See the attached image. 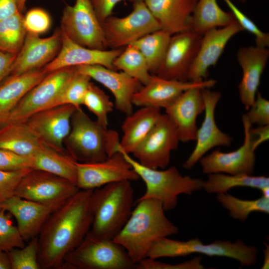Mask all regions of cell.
<instances>
[{
    "label": "cell",
    "instance_id": "cell-53",
    "mask_svg": "<svg viewBox=\"0 0 269 269\" xmlns=\"http://www.w3.org/2000/svg\"><path fill=\"white\" fill-rule=\"evenodd\" d=\"M261 190L262 193V196L269 199V186L265 187Z\"/></svg>",
    "mask_w": 269,
    "mask_h": 269
},
{
    "label": "cell",
    "instance_id": "cell-25",
    "mask_svg": "<svg viewBox=\"0 0 269 269\" xmlns=\"http://www.w3.org/2000/svg\"><path fill=\"white\" fill-rule=\"evenodd\" d=\"M2 208L12 215L17 228L26 242L38 237L51 213V208L36 202L12 195L0 201Z\"/></svg>",
    "mask_w": 269,
    "mask_h": 269
},
{
    "label": "cell",
    "instance_id": "cell-13",
    "mask_svg": "<svg viewBox=\"0 0 269 269\" xmlns=\"http://www.w3.org/2000/svg\"><path fill=\"white\" fill-rule=\"evenodd\" d=\"M77 186L81 190H94L122 181H136L139 176L121 151L103 161L76 162Z\"/></svg>",
    "mask_w": 269,
    "mask_h": 269
},
{
    "label": "cell",
    "instance_id": "cell-33",
    "mask_svg": "<svg viewBox=\"0 0 269 269\" xmlns=\"http://www.w3.org/2000/svg\"><path fill=\"white\" fill-rule=\"evenodd\" d=\"M171 35L160 29L144 35L131 44L143 56L151 74H155L160 66Z\"/></svg>",
    "mask_w": 269,
    "mask_h": 269
},
{
    "label": "cell",
    "instance_id": "cell-56",
    "mask_svg": "<svg viewBox=\"0 0 269 269\" xmlns=\"http://www.w3.org/2000/svg\"><path fill=\"white\" fill-rule=\"evenodd\" d=\"M130 0L132 1L133 3L136 1H144V0Z\"/></svg>",
    "mask_w": 269,
    "mask_h": 269
},
{
    "label": "cell",
    "instance_id": "cell-10",
    "mask_svg": "<svg viewBox=\"0 0 269 269\" xmlns=\"http://www.w3.org/2000/svg\"><path fill=\"white\" fill-rule=\"evenodd\" d=\"M108 48H123L144 35L161 29L144 1L133 3L123 17L110 16L101 23Z\"/></svg>",
    "mask_w": 269,
    "mask_h": 269
},
{
    "label": "cell",
    "instance_id": "cell-42",
    "mask_svg": "<svg viewBox=\"0 0 269 269\" xmlns=\"http://www.w3.org/2000/svg\"><path fill=\"white\" fill-rule=\"evenodd\" d=\"M51 18L47 12L40 8L29 9L23 16V24L27 32L39 35L46 32L51 26Z\"/></svg>",
    "mask_w": 269,
    "mask_h": 269
},
{
    "label": "cell",
    "instance_id": "cell-38",
    "mask_svg": "<svg viewBox=\"0 0 269 269\" xmlns=\"http://www.w3.org/2000/svg\"><path fill=\"white\" fill-rule=\"evenodd\" d=\"M84 105L96 118L97 121L103 126L108 124V115L114 107L109 97L98 86L91 82L84 97Z\"/></svg>",
    "mask_w": 269,
    "mask_h": 269
},
{
    "label": "cell",
    "instance_id": "cell-49",
    "mask_svg": "<svg viewBox=\"0 0 269 269\" xmlns=\"http://www.w3.org/2000/svg\"><path fill=\"white\" fill-rule=\"evenodd\" d=\"M18 2L19 0H0V21L19 11Z\"/></svg>",
    "mask_w": 269,
    "mask_h": 269
},
{
    "label": "cell",
    "instance_id": "cell-32",
    "mask_svg": "<svg viewBox=\"0 0 269 269\" xmlns=\"http://www.w3.org/2000/svg\"><path fill=\"white\" fill-rule=\"evenodd\" d=\"M269 186V178L265 176L246 174H225L214 173L208 174V179L204 181L203 188L209 193H227L236 187H248L261 190Z\"/></svg>",
    "mask_w": 269,
    "mask_h": 269
},
{
    "label": "cell",
    "instance_id": "cell-16",
    "mask_svg": "<svg viewBox=\"0 0 269 269\" xmlns=\"http://www.w3.org/2000/svg\"><path fill=\"white\" fill-rule=\"evenodd\" d=\"M76 109L71 105L51 107L34 114L24 122L43 144L66 153L63 144L70 133L71 118Z\"/></svg>",
    "mask_w": 269,
    "mask_h": 269
},
{
    "label": "cell",
    "instance_id": "cell-36",
    "mask_svg": "<svg viewBox=\"0 0 269 269\" xmlns=\"http://www.w3.org/2000/svg\"><path fill=\"white\" fill-rule=\"evenodd\" d=\"M217 199L229 211L234 219L245 221L254 212L269 213V199L262 196L255 200H243L228 193L217 194Z\"/></svg>",
    "mask_w": 269,
    "mask_h": 269
},
{
    "label": "cell",
    "instance_id": "cell-18",
    "mask_svg": "<svg viewBox=\"0 0 269 269\" xmlns=\"http://www.w3.org/2000/svg\"><path fill=\"white\" fill-rule=\"evenodd\" d=\"M216 83L214 79L195 82L162 78L152 74L149 81L142 85L134 95L133 105L165 109L170 106L184 92L193 88H211Z\"/></svg>",
    "mask_w": 269,
    "mask_h": 269
},
{
    "label": "cell",
    "instance_id": "cell-5",
    "mask_svg": "<svg viewBox=\"0 0 269 269\" xmlns=\"http://www.w3.org/2000/svg\"><path fill=\"white\" fill-rule=\"evenodd\" d=\"M121 152L145 184L144 193L136 201L155 199L161 203L165 211H169L176 207L178 195H191L203 188L204 180L183 176L174 166L162 170L149 168L141 165L130 154Z\"/></svg>",
    "mask_w": 269,
    "mask_h": 269
},
{
    "label": "cell",
    "instance_id": "cell-24",
    "mask_svg": "<svg viewBox=\"0 0 269 269\" xmlns=\"http://www.w3.org/2000/svg\"><path fill=\"white\" fill-rule=\"evenodd\" d=\"M269 57V50L267 47L256 45L242 47L237 52V58L243 72L238 85L239 94L247 110L255 100Z\"/></svg>",
    "mask_w": 269,
    "mask_h": 269
},
{
    "label": "cell",
    "instance_id": "cell-54",
    "mask_svg": "<svg viewBox=\"0 0 269 269\" xmlns=\"http://www.w3.org/2000/svg\"><path fill=\"white\" fill-rule=\"evenodd\" d=\"M13 195L12 193L9 192H0V202L3 201L7 197Z\"/></svg>",
    "mask_w": 269,
    "mask_h": 269
},
{
    "label": "cell",
    "instance_id": "cell-45",
    "mask_svg": "<svg viewBox=\"0 0 269 269\" xmlns=\"http://www.w3.org/2000/svg\"><path fill=\"white\" fill-rule=\"evenodd\" d=\"M201 257L194 259L181 263L170 264L146 258L136 264V269H202L204 266L201 263Z\"/></svg>",
    "mask_w": 269,
    "mask_h": 269
},
{
    "label": "cell",
    "instance_id": "cell-47",
    "mask_svg": "<svg viewBox=\"0 0 269 269\" xmlns=\"http://www.w3.org/2000/svg\"><path fill=\"white\" fill-rule=\"evenodd\" d=\"M126 0H90L95 12L102 23L111 15L115 6L119 3Z\"/></svg>",
    "mask_w": 269,
    "mask_h": 269
},
{
    "label": "cell",
    "instance_id": "cell-50",
    "mask_svg": "<svg viewBox=\"0 0 269 269\" xmlns=\"http://www.w3.org/2000/svg\"><path fill=\"white\" fill-rule=\"evenodd\" d=\"M251 133L254 139L253 146L256 150L260 145L269 139V125L259 126L256 128L252 127Z\"/></svg>",
    "mask_w": 269,
    "mask_h": 269
},
{
    "label": "cell",
    "instance_id": "cell-26",
    "mask_svg": "<svg viewBox=\"0 0 269 269\" xmlns=\"http://www.w3.org/2000/svg\"><path fill=\"white\" fill-rule=\"evenodd\" d=\"M198 0H144L161 28L171 35L190 29L191 15Z\"/></svg>",
    "mask_w": 269,
    "mask_h": 269
},
{
    "label": "cell",
    "instance_id": "cell-39",
    "mask_svg": "<svg viewBox=\"0 0 269 269\" xmlns=\"http://www.w3.org/2000/svg\"><path fill=\"white\" fill-rule=\"evenodd\" d=\"M37 237L29 241L23 247L14 248L7 252L11 269H39L38 260Z\"/></svg>",
    "mask_w": 269,
    "mask_h": 269
},
{
    "label": "cell",
    "instance_id": "cell-52",
    "mask_svg": "<svg viewBox=\"0 0 269 269\" xmlns=\"http://www.w3.org/2000/svg\"><path fill=\"white\" fill-rule=\"evenodd\" d=\"M266 248L264 250V260L262 266V269H268L269 267V246L267 244H265Z\"/></svg>",
    "mask_w": 269,
    "mask_h": 269
},
{
    "label": "cell",
    "instance_id": "cell-21",
    "mask_svg": "<svg viewBox=\"0 0 269 269\" xmlns=\"http://www.w3.org/2000/svg\"><path fill=\"white\" fill-rule=\"evenodd\" d=\"M75 68L107 88L114 97L117 110L127 116L133 112V96L142 85L138 80L124 72L102 65H81Z\"/></svg>",
    "mask_w": 269,
    "mask_h": 269
},
{
    "label": "cell",
    "instance_id": "cell-4",
    "mask_svg": "<svg viewBox=\"0 0 269 269\" xmlns=\"http://www.w3.org/2000/svg\"><path fill=\"white\" fill-rule=\"evenodd\" d=\"M120 140L117 132L93 121L82 110L76 109L71 121V130L64 143L76 161H101L119 151Z\"/></svg>",
    "mask_w": 269,
    "mask_h": 269
},
{
    "label": "cell",
    "instance_id": "cell-30",
    "mask_svg": "<svg viewBox=\"0 0 269 269\" xmlns=\"http://www.w3.org/2000/svg\"><path fill=\"white\" fill-rule=\"evenodd\" d=\"M76 161L69 154L45 145L32 155V169L51 173L77 186Z\"/></svg>",
    "mask_w": 269,
    "mask_h": 269
},
{
    "label": "cell",
    "instance_id": "cell-46",
    "mask_svg": "<svg viewBox=\"0 0 269 269\" xmlns=\"http://www.w3.org/2000/svg\"><path fill=\"white\" fill-rule=\"evenodd\" d=\"M30 169H27L17 171L0 170V192L13 191L23 176Z\"/></svg>",
    "mask_w": 269,
    "mask_h": 269
},
{
    "label": "cell",
    "instance_id": "cell-2",
    "mask_svg": "<svg viewBox=\"0 0 269 269\" xmlns=\"http://www.w3.org/2000/svg\"><path fill=\"white\" fill-rule=\"evenodd\" d=\"M135 203L136 206L128 220L113 240L122 246L137 264L147 258L155 242L177 234L178 228L166 217L158 200L147 199Z\"/></svg>",
    "mask_w": 269,
    "mask_h": 269
},
{
    "label": "cell",
    "instance_id": "cell-28",
    "mask_svg": "<svg viewBox=\"0 0 269 269\" xmlns=\"http://www.w3.org/2000/svg\"><path fill=\"white\" fill-rule=\"evenodd\" d=\"M47 74L42 69L9 75L0 84V126L21 99Z\"/></svg>",
    "mask_w": 269,
    "mask_h": 269
},
{
    "label": "cell",
    "instance_id": "cell-57",
    "mask_svg": "<svg viewBox=\"0 0 269 269\" xmlns=\"http://www.w3.org/2000/svg\"><path fill=\"white\" fill-rule=\"evenodd\" d=\"M238 0L243 3V2H245L248 1L249 0Z\"/></svg>",
    "mask_w": 269,
    "mask_h": 269
},
{
    "label": "cell",
    "instance_id": "cell-11",
    "mask_svg": "<svg viewBox=\"0 0 269 269\" xmlns=\"http://www.w3.org/2000/svg\"><path fill=\"white\" fill-rule=\"evenodd\" d=\"M75 72V67H68L47 74L21 99L4 124L24 122L34 114L53 107L61 90Z\"/></svg>",
    "mask_w": 269,
    "mask_h": 269
},
{
    "label": "cell",
    "instance_id": "cell-3",
    "mask_svg": "<svg viewBox=\"0 0 269 269\" xmlns=\"http://www.w3.org/2000/svg\"><path fill=\"white\" fill-rule=\"evenodd\" d=\"M133 196L130 181L114 182L94 189L90 203L93 217L90 232L99 238L113 239L132 214Z\"/></svg>",
    "mask_w": 269,
    "mask_h": 269
},
{
    "label": "cell",
    "instance_id": "cell-51",
    "mask_svg": "<svg viewBox=\"0 0 269 269\" xmlns=\"http://www.w3.org/2000/svg\"><path fill=\"white\" fill-rule=\"evenodd\" d=\"M0 269H11L6 252L0 251Z\"/></svg>",
    "mask_w": 269,
    "mask_h": 269
},
{
    "label": "cell",
    "instance_id": "cell-22",
    "mask_svg": "<svg viewBox=\"0 0 269 269\" xmlns=\"http://www.w3.org/2000/svg\"><path fill=\"white\" fill-rule=\"evenodd\" d=\"M62 33L61 47L56 56L42 69L47 74L68 67L81 65H102L115 69L113 63L123 49L99 50L79 45Z\"/></svg>",
    "mask_w": 269,
    "mask_h": 269
},
{
    "label": "cell",
    "instance_id": "cell-48",
    "mask_svg": "<svg viewBox=\"0 0 269 269\" xmlns=\"http://www.w3.org/2000/svg\"><path fill=\"white\" fill-rule=\"evenodd\" d=\"M16 55L0 51V84L9 74Z\"/></svg>",
    "mask_w": 269,
    "mask_h": 269
},
{
    "label": "cell",
    "instance_id": "cell-41",
    "mask_svg": "<svg viewBox=\"0 0 269 269\" xmlns=\"http://www.w3.org/2000/svg\"><path fill=\"white\" fill-rule=\"evenodd\" d=\"M234 15L236 20L243 30L252 33L255 37L256 45L267 47L269 45V34L259 29L257 25L244 13L231 0H223Z\"/></svg>",
    "mask_w": 269,
    "mask_h": 269
},
{
    "label": "cell",
    "instance_id": "cell-31",
    "mask_svg": "<svg viewBox=\"0 0 269 269\" xmlns=\"http://www.w3.org/2000/svg\"><path fill=\"white\" fill-rule=\"evenodd\" d=\"M231 12L223 10L217 0H198L190 20V28L203 35L208 30L225 26L235 21Z\"/></svg>",
    "mask_w": 269,
    "mask_h": 269
},
{
    "label": "cell",
    "instance_id": "cell-34",
    "mask_svg": "<svg viewBox=\"0 0 269 269\" xmlns=\"http://www.w3.org/2000/svg\"><path fill=\"white\" fill-rule=\"evenodd\" d=\"M114 69L121 70L146 84L152 74L143 56L134 46L130 44L125 47L113 63Z\"/></svg>",
    "mask_w": 269,
    "mask_h": 269
},
{
    "label": "cell",
    "instance_id": "cell-6",
    "mask_svg": "<svg viewBox=\"0 0 269 269\" xmlns=\"http://www.w3.org/2000/svg\"><path fill=\"white\" fill-rule=\"evenodd\" d=\"M194 253L209 257H227L237 260L242 266H249L256 264L258 250L255 247L246 245L240 239L234 243L215 241L204 244L197 238L182 241L165 237L153 245L147 258L156 260L162 257L186 256Z\"/></svg>",
    "mask_w": 269,
    "mask_h": 269
},
{
    "label": "cell",
    "instance_id": "cell-8",
    "mask_svg": "<svg viewBox=\"0 0 269 269\" xmlns=\"http://www.w3.org/2000/svg\"><path fill=\"white\" fill-rule=\"evenodd\" d=\"M79 190L76 185L67 179L48 172L31 169L21 178L13 195L55 210Z\"/></svg>",
    "mask_w": 269,
    "mask_h": 269
},
{
    "label": "cell",
    "instance_id": "cell-9",
    "mask_svg": "<svg viewBox=\"0 0 269 269\" xmlns=\"http://www.w3.org/2000/svg\"><path fill=\"white\" fill-rule=\"evenodd\" d=\"M62 32L82 46L106 50L108 46L102 24L90 0H75L63 9L61 19Z\"/></svg>",
    "mask_w": 269,
    "mask_h": 269
},
{
    "label": "cell",
    "instance_id": "cell-37",
    "mask_svg": "<svg viewBox=\"0 0 269 269\" xmlns=\"http://www.w3.org/2000/svg\"><path fill=\"white\" fill-rule=\"evenodd\" d=\"M91 79L88 75L75 69V72L61 90L53 107L71 105L76 109L81 108Z\"/></svg>",
    "mask_w": 269,
    "mask_h": 269
},
{
    "label": "cell",
    "instance_id": "cell-55",
    "mask_svg": "<svg viewBox=\"0 0 269 269\" xmlns=\"http://www.w3.org/2000/svg\"><path fill=\"white\" fill-rule=\"evenodd\" d=\"M27 0H19L18 8L20 12H22L25 7Z\"/></svg>",
    "mask_w": 269,
    "mask_h": 269
},
{
    "label": "cell",
    "instance_id": "cell-12",
    "mask_svg": "<svg viewBox=\"0 0 269 269\" xmlns=\"http://www.w3.org/2000/svg\"><path fill=\"white\" fill-rule=\"evenodd\" d=\"M244 140L237 149L224 152L219 149L203 156L199 161L202 171L209 174L225 173L228 174L252 175L254 171L256 156L253 146L254 139L251 133L252 124L243 115L242 118Z\"/></svg>",
    "mask_w": 269,
    "mask_h": 269
},
{
    "label": "cell",
    "instance_id": "cell-1",
    "mask_svg": "<svg viewBox=\"0 0 269 269\" xmlns=\"http://www.w3.org/2000/svg\"><path fill=\"white\" fill-rule=\"evenodd\" d=\"M93 191L79 189L50 215L37 237L40 269H61L66 257L90 230Z\"/></svg>",
    "mask_w": 269,
    "mask_h": 269
},
{
    "label": "cell",
    "instance_id": "cell-15",
    "mask_svg": "<svg viewBox=\"0 0 269 269\" xmlns=\"http://www.w3.org/2000/svg\"><path fill=\"white\" fill-rule=\"evenodd\" d=\"M180 140L176 130L164 114L133 153L141 165L153 169H164L169 164L171 151Z\"/></svg>",
    "mask_w": 269,
    "mask_h": 269
},
{
    "label": "cell",
    "instance_id": "cell-20",
    "mask_svg": "<svg viewBox=\"0 0 269 269\" xmlns=\"http://www.w3.org/2000/svg\"><path fill=\"white\" fill-rule=\"evenodd\" d=\"M242 30L235 20L225 26L206 31L202 35L198 51L189 69L188 81L198 82L206 80L209 68L216 65L229 41Z\"/></svg>",
    "mask_w": 269,
    "mask_h": 269
},
{
    "label": "cell",
    "instance_id": "cell-23",
    "mask_svg": "<svg viewBox=\"0 0 269 269\" xmlns=\"http://www.w3.org/2000/svg\"><path fill=\"white\" fill-rule=\"evenodd\" d=\"M202 89L196 87L185 91L165 109V114L174 126L180 141L195 140L197 119L205 109Z\"/></svg>",
    "mask_w": 269,
    "mask_h": 269
},
{
    "label": "cell",
    "instance_id": "cell-43",
    "mask_svg": "<svg viewBox=\"0 0 269 269\" xmlns=\"http://www.w3.org/2000/svg\"><path fill=\"white\" fill-rule=\"evenodd\" d=\"M32 169V155H20L0 148V170L17 171Z\"/></svg>",
    "mask_w": 269,
    "mask_h": 269
},
{
    "label": "cell",
    "instance_id": "cell-35",
    "mask_svg": "<svg viewBox=\"0 0 269 269\" xmlns=\"http://www.w3.org/2000/svg\"><path fill=\"white\" fill-rule=\"evenodd\" d=\"M26 33L23 15L20 11L0 21V51L17 55Z\"/></svg>",
    "mask_w": 269,
    "mask_h": 269
},
{
    "label": "cell",
    "instance_id": "cell-40",
    "mask_svg": "<svg viewBox=\"0 0 269 269\" xmlns=\"http://www.w3.org/2000/svg\"><path fill=\"white\" fill-rule=\"evenodd\" d=\"M9 215L3 209L0 210V251L6 253L25 245V241L17 227L12 224Z\"/></svg>",
    "mask_w": 269,
    "mask_h": 269
},
{
    "label": "cell",
    "instance_id": "cell-17",
    "mask_svg": "<svg viewBox=\"0 0 269 269\" xmlns=\"http://www.w3.org/2000/svg\"><path fill=\"white\" fill-rule=\"evenodd\" d=\"M202 93L205 104L204 118L197 129L195 147L183 164L187 169H191L210 149L216 146H228L232 141L230 136L220 130L215 121V109L221 99V93L210 88L202 89Z\"/></svg>",
    "mask_w": 269,
    "mask_h": 269
},
{
    "label": "cell",
    "instance_id": "cell-29",
    "mask_svg": "<svg viewBox=\"0 0 269 269\" xmlns=\"http://www.w3.org/2000/svg\"><path fill=\"white\" fill-rule=\"evenodd\" d=\"M43 145L24 122L9 123L0 126V148L31 156Z\"/></svg>",
    "mask_w": 269,
    "mask_h": 269
},
{
    "label": "cell",
    "instance_id": "cell-19",
    "mask_svg": "<svg viewBox=\"0 0 269 269\" xmlns=\"http://www.w3.org/2000/svg\"><path fill=\"white\" fill-rule=\"evenodd\" d=\"M61 43L60 29H56L51 36L46 38L27 32L9 75H19L42 69L56 56Z\"/></svg>",
    "mask_w": 269,
    "mask_h": 269
},
{
    "label": "cell",
    "instance_id": "cell-14",
    "mask_svg": "<svg viewBox=\"0 0 269 269\" xmlns=\"http://www.w3.org/2000/svg\"><path fill=\"white\" fill-rule=\"evenodd\" d=\"M202 35L188 29L171 35L162 61L154 75L187 81L189 69L198 51Z\"/></svg>",
    "mask_w": 269,
    "mask_h": 269
},
{
    "label": "cell",
    "instance_id": "cell-7",
    "mask_svg": "<svg viewBox=\"0 0 269 269\" xmlns=\"http://www.w3.org/2000/svg\"><path fill=\"white\" fill-rule=\"evenodd\" d=\"M136 266L122 246L89 231L66 257L61 269H132Z\"/></svg>",
    "mask_w": 269,
    "mask_h": 269
},
{
    "label": "cell",
    "instance_id": "cell-44",
    "mask_svg": "<svg viewBox=\"0 0 269 269\" xmlns=\"http://www.w3.org/2000/svg\"><path fill=\"white\" fill-rule=\"evenodd\" d=\"M247 111L244 116L252 125H269V101L259 91L254 102Z\"/></svg>",
    "mask_w": 269,
    "mask_h": 269
},
{
    "label": "cell",
    "instance_id": "cell-27",
    "mask_svg": "<svg viewBox=\"0 0 269 269\" xmlns=\"http://www.w3.org/2000/svg\"><path fill=\"white\" fill-rule=\"evenodd\" d=\"M162 114L160 109L142 107L127 115L122 125L123 133L119 151L132 153L146 137Z\"/></svg>",
    "mask_w": 269,
    "mask_h": 269
},
{
    "label": "cell",
    "instance_id": "cell-58",
    "mask_svg": "<svg viewBox=\"0 0 269 269\" xmlns=\"http://www.w3.org/2000/svg\"><path fill=\"white\" fill-rule=\"evenodd\" d=\"M2 209V207H1V203H0V210Z\"/></svg>",
    "mask_w": 269,
    "mask_h": 269
}]
</instances>
